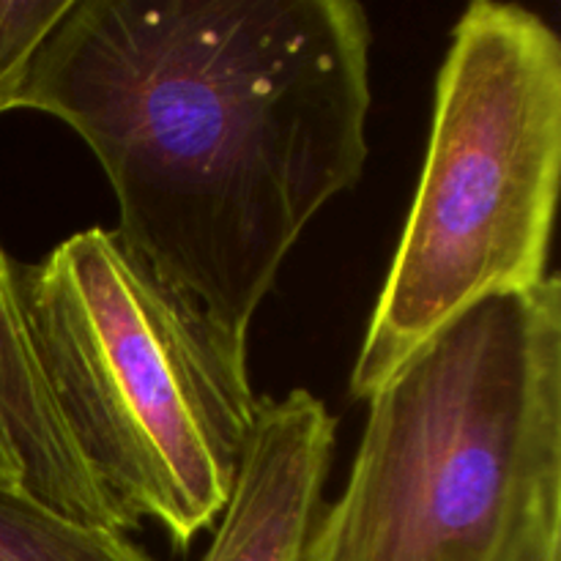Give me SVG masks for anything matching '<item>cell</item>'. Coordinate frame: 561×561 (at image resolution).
Listing matches in <instances>:
<instances>
[{"label":"cell","instance_id":"6da1fadb","mask_svg":"<svg viewBox=\"0 0 561 561\" xmlns=\"http://www.w3.org/2000/svg\"><path fill=\"white\" fill-rule=\"evenodd\" d=\"M370 47L356 0H75L20 110L75 129L118 239L247 348L307 225L365 173Z\"/></svg>","mask_w":561,"mask_h":561},{"label":"cell","instance_id":"7a4b0ae2","mask_svg":"<svg viewBox=\"0 0 561 561\" xmlns=\"http://www.w3.org/2000/svg\"><path fill=\"white\" fill-rule=\"evenodd\" d=\"M44 389L124 531L153 520L175 551L214 531L257 414L247 348L140 261L88 228L11 263Z\"/></svg>","mask_w":561,"mask_h":561},{"label":"cell","instance_id":"3957f363","mask_svg":"<svg viewBox=\"0 0 561 561\" xmlns=\"http://www.w3.org/2000/svg\"><path fill=\"white\" fill-rule=\"evenodd\" d=\"M301 561H507L561 493V283L480 301L367 400Z\"/></svg>","mask_w":561,"mask_h":561},{"label":"cell","instance_id":"277c9868","mask_svg":"<svg viewBox=\"0 0 561 561\" xmlns=\"http://www.w3.org/2000/svg\"><path fill=\"white\" fill-rule=\"evenodd\" d=\"M561 175V42L535 11L474 0L436 80L420 186L351 370L370 394L444 327L546 283Z\"/></svg>","mask_w":561,"mask_h":561},{"label":"cell","instance_id":"5b68a950","mask_svg":"<svg viewBox=\"0 0 561 561\" xmlns=\"http://www.w3.org/2000/svg\"><path fill=\"white\" fill-rule=\"evenodd\" d=\"M337 420L307 389L261 398L228 504L201 561H301L323 510Z\"/></svg>","mask_w":561,"mask_h":561},{"label":"cell","instance_id":"8992f818","mask_svg":"<svg viewBox=\"0 0 561 561\" xmlns=\"http://www.w3.org/2000/svg\"><path fill=\"white\" fill-rule=\"evenodd\" d=\"M11 263L0 247V431L20 463L22 491L66 518L124 531L44 389L22 327Z\"/></svg>","mask_w":561,"mask_h":561},{"label":"cell","instance_id":"52a82bcc","mask_svg":"<svg viewBox=\"0 0 561 561\" xmlns=\"http://www.w3.org/2000/svg\"><path fill=\"white\" fill-rule=\"evenodd\" d=\"M0 561H157L126 531L80 524L20 488H0Z\"/></svg>","mask_w":561,"mask_h":561},{"label":"cell","instance_id":"ba28073f","mask_svg":"<svg viewBox=\"0 0 561 561\" xmlns=\"http://www.w3.org/2000/svg\"><path fill=\"white\" fill-rule=\"evenodd\" d=\"M75 0H0V115L20 110L33 64Z\"/></svg>","mask_w":561,"mask_h":561},{"label":"cell","instance_id":"9c48e42d","mask_svg":"<svg viewBox=\"0 0 561 561\" xmlns=\"http://www.w3.org/2000/svg\"><path fill=\"white\" fill-rule=\"evenodd\" d=\"M507 561H561V493L542 499L526 520Z\"/></svg>","mask_w":561,"mask_h":561},{"label":"cell","instance_id":"30bf717a","mask_svg":"<svg viewBox=\"0 0 561 561\" xmlns=\"http://www.w3.org/2000/svg\"><path fill=\"white\" fill-rule=\"evenodd\" d=\"M0 488H20L22 491L20 463H16L14 453H11L9 442H5L3 431H0Z\"/></svg>","mask_w":561,"mask_h":561}]
</instances>
